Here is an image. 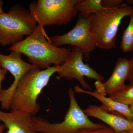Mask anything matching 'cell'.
Returning a JSON list of instances; mask_svg holds the SVG:
<instances>
[{
  "label": "cell",
  "instance_id": "obj_25",
  "mask_svg": "<svg viewBox=\"0 0 133 133\" xmlns=\"http://www.w3.org/2000/svg\"><path fill=\"white\" fill-rule=\"evenodd\" d=\"M129 107V109H130V111L132 112V113L133 114V104L131 105Z\"/></svg>",
  "mask_w": 133,
  "mask_h": 133
},
{
  "label": "cell",
  "instance_id": "obj_6",
  "mask_svg": "<svg viewBox=\"0 0 133 133\" xmlns=\"http://www.w3.org/2000/svg\"><path fill=\"white\" fill-rule=\"evenodd\" d=\"M78 0H38L29 6V11L38 25L61 26L71 21L78 13Z\"/></svg>",
  "mask_w": 133,
  "mask_h": 133
},
{
  "label": "cell",
  "instance_id": "obj_8",
  "mask_svg": "<svg viewBox=\"0 0 133 133\" xmlns=\"http://www.w3.org/2000/svg\"><path fill=\"white\" fill-rule=\"evenodd\" d=\"M84 58L83 52L79 48H72L69 57L63 64L59 66V70L57 72V78L58 80L62 78L68 80L76 79L84 89L91 91L90 86L85 80L84 77L102 82L104 79V77L89 65L84 63Z\"/></svg>",
  "mask_w": 133,
  "mask_h": 133
},
{
  "label": "cell",
  "instance_id": "obj_5",
  "mask_svg": "<svg viewBox=\"0 0 133 133\" xmlns=\"http://www.w3.org/2000/svg\"><path fill=\"white\" fill-rule=\"evenodd\" d=\"M37 26L35 18L21 5L11 8L8 13L0 15V45H15L25 36L31 35Z\"/></svg>",
  "mask_w": 133,
  "mask_h": 133
},
{
  "label": "cell",
  "instance_id": "obj_21",
  "mask_svg": "<svg viewBox=\"0 0 133 133\" xmlns=\"http://www.w3.org/2000/svg\"><path fill=\"white\" fill-rule=\"evenodd\" d=\"M131 62V72L129 77L128 80L131 83L133 82V55L132 56V58L130 59Z\"/></svg>",
  "mask_w": 133,
  "mask_h": 133
},
{
  "label": "cell",
  "instance_id": "obj_20",
  "mask_svg": "<svg viewBox=\"0 0 133 133\" xmlns=\"http://www.w3.org/2000/svg\"><path fill=\"white\" fill-rule=\"evenodd\" d=\"M8 71L7 70L3 68L0 64V91L1 90V84L2 82L5 79Z\"/></svg>",
  "mask_w": 133,
  "mask_h": 133
},
{
  "label": "cell",
  "instance_id": "obj_3",
  "mask_svg": "<svg viewBox=\"0 0 133 133\" xmlns=\"http://www.w3.org/2000/svg\"><path fill=\"white\" fill-rule=\"evenodd\" d=\"M133 11V7L124 4L114 8H104L91 15L90 31L96 40L97 48L109 50L115 48L122 21L130 16Z\"/></svg>",
  "mask_w": 133,
  "mask_h": 133
},
{
  "label": "cell",
  "instance_id": "obj_14",
  "mask_svg": "<svg viewBox=\"0 0 133 133\" xmlns=\"http://www.w3.org/2000/svg\"><path fill=\"white\" fill-rule=\"evenodd\" d=\"M76 8L79 14L85 19H88L93 14L102 9L101 0H78Z\"/></svg>",
  "mask_w": 133,
  "mask_h": 133
},
{
  "label": "cell",
  "instance_id": "obj_2",
  "mask_svg": "<svg viewBox=\"0 0 133 133\" xmlns=\"http://www.w3.org/2000/svg\"><path fill=\"white\" fill-rule=\"evenodd\" d=\"M59 66H53L44 70L31 69L19 81L13 96L10 109L26 112L33 116L41 107L37 99L51 77L59 70Z\"/></svg>",
  "mask_w": 133,
  "mask_h": 133
},
{
  "label": "cell",
  "instance_id": "obj_28",
  "mask_svg": "<svg viewBox=\"0 0 133 133\" xmlns=\"http://www.w3.org/2000/svg\"></svg>",
  "mask_w": 133,
  "mask_h": 133
},
{
  "label": "cell",
  "instance_id": "obj_11",
  "mask_svg": "<svg viewBox=\"0 0 133 133\" xmlns=\"http://www.w3.org/2000/svg\"><path fill=\"white\" fill-rule=\"evenodd\" d=\"M33 116L19 110L0 111V121L8 129L6 133H37L33 125Z\"/></svg>",
  "mask_w": 133,
  "mask_h": 133
},
{
  "label": "cell",
  "instance_id": "obj_18",
  "mask_svg": "<svg viewBox=\"0 0 133 133\" xmlns=\"http://www.w3.org/2000/svg\"><path fill=\"white\" fill-rule=\"evenodd\" d=\"M123 0H101V5L104 8L112 9L121 5Z\"/></svg>",
  "mask_w": 133,
  "mask_h": 133
},
{
  "label": "cell",
  "instance_id": "obj_13",
  "mask_svg": "<svg viewBox=\"0 0 133 133\" xmlns=\"http://www.w3.org/2000/svg\"><path fill=\"white\" fill-rule=\"evenodd\" d=\"M74 88L76 92L86 94L94 97L102 102V105L112 111L118 113L128 119L133 121V114L130 111L129 107L127 105L117 102L109 97H107L101 94L96 90L94 91L85 90L78 85L75 86Z\"/></svg>",
  "mask_w": 133,
  "mask_h": 133
},
{
  "label": "cell",
  "instance_id": "obj_29",
  "mask_svg": "<svg viewBox=\"0 0 133 133\" xmlns=\"http://www.w3.org/2000/svg\"></svg>",
  "mask_w": 133,
  "mask_h": 133
},
{
  "label": "cell",
  "instance_id": "obj_19",
  "mask_svg": "<svg viewBox=\"0 0 133 133\" xmlns=\"http://www.w3.org/2000/svg\"><path fill=\"white\" fill-rule=\"evenodd\" d=\"M94 85L96 90L99 92L101 94L104 95V96H106L107 94L105 91V89L104 87L103 83L102 81H97L94 83Z\"/></svg>",
  "mask_w": 133,
  "mask_h": 133
},
{
  "label": "cell",
  "instance_id": "obj_22",
  "mask_svg": "<svg viewBox=\"0 0 133 133\" xmlns=\"http://www.w3.org/2000/svg\"><path fill=\"white\" fill-rule=\"evenodd\" d=\"M3 5V2L2 1L0 0V15L4 13L2 9Z\"/></svg>",
  "mask_w": 133,
  "mask_h": 133
},
{
  "label": "cell",
  "instance_id": "obj_10",
  "mask_svg": "<svg viewBox=\"0 0 133 133\" xmlns=\"http://www.w3.org/2000/svg\"><path fill=\"white\" fill-rule=\"evenodd\" d=\"M84 111L88 117L99 119L107 124L115 133L133 130V121L118 113L112 111L102 104L101 106L90 105Z\"/></svg>",
  "mask_w": 133,
  "mask_h": 133
},
{
  "label": "cell",
  "instance_id": "obj_27",
  "mask_svg": "<svg viewBox=\"0 0 133 133\" xmlns=\"http://www.w3.org/2000/svg\"><path fill=\"white\" fill-rule=\"evenodd\" d=\"M129 131L131 133H133V130H131V131Z\"/></svg>",
  "mask_w": 133,
  "mask_h": 133
},
{
  "label": "cell",
  "instance_id": "obj_15",
  "mask_svg": "<svg viewBox=\"0 0 133 133\" xmlns=\"http://www.w3.org/2000/svg\"><path fill=\"white\" fill-rule=\"evenodd\" d=\"M109 96L117 102L130 106L133 104V82Z\"/></svg>",
  "mask_w": 133,
  "mask_h": 133
},
{
  "label": "cell",
  "instance_id": "obj_7",
  "mask_svg": "<svg viewBox=\"0 0 133 133\" xmlns=\"http://www.w3.org/2000/svg\"><path fill=\"white\" fill-rule=\"evenodd\" d=\"M90 17L85 19L80 14L76 25L71 30L64 35L50 37L52 45L59 47L70 45L79 48L84 57L89 59L91 53L97 48V43L90 31Z\"/></svg>",
  "mask_w": 133,
  "mask_h": 133
},
{
  "label": "cell",
  "instance_id": "obj_9",
  "mask_svg": "<svg viewBox=\"0 0 133 133\" xmlns=\"http://www.w3.org/2000/svg\"><path fill=\"white\" fill-rule=\"evenodd\" d=\"M11 51L8 55L0 53V64L2 67L9 71L14 78V82L9 88L1 89L0 91V103L2 108L7 110L10 109L12 96L19 81L29 71L37 68L24 62L22 58L21 52Z\"/></svg>",
  "mask_w": 133,
  "mask_h": 133
},
{
  "label": "cell",
  "instance_id": "obj_26",
  "mask_svg": "<svg viewBox=\"0 0 133 133\" xmlns=\"http://www.w3.org/2000/svg\"><path fill=\"white\" fill-rule=\"evenodd\" d=\"M119 133H131L129 131H124Z\"/></svg>",
  "mask_w": 133,
  "mask_h": 133
},
{
  "label": "cell",
  "instance_id": "obj_1",
  "mask_svg": "<svg viewBox=\"0 0 133 133\" xmlns=\"http://www.w3.org/2000/svg\"><path fill=\"white\" fill-rule=\"evenodd\" d=\"M8 49L23 54L28 58L30 64L41 69H47L52 64L60 66L71 52L70 48L52 45L44 27L38 24L31 35Z\"/></svg>",
  "mask_w": 133,
  "mask_h": 133
},
{
  "label": "cell",
  "instance_id": "obj_24",
  "mask_svg": "<svg viewBox=\"0 0 133 133\" xmlns=\"http://www.w3.org/2000/svg\"><path fill=\"white\" fill-rule=\"evenodd\" d=\"M127 2L128 4L133 5V0H128L127 1Z\"/></svg>",
  "mask_w": 133,
  "mask_h": 133
},
{
  "label": "cell",
  "instance_id": "obj_4",
  "mask_svg": "<svg viewBox=\"0 0 133 133\" xmlns=\"http://www.w3.org/2000/svg\"><path fill=\"white\" fill-rule=\"evenodd\" d=\"M68 93L70 106L62 122L50 123L45 119L33 116V125L37 133H76L84 129H98L107 127L102 123H94L89 119L78 104L72 88H69Z\"/></svg>",
  "mask_w": 133,
  "mask_h": 133
},
{
  "label": "cell",
  "instance_id": "obj_17",
  "mask_svg": "<svg viewBox=\"0 0 133 133\" xmlns=\"http://www.w3.org/2000/svg\"><path fill=\"white\" fill-rule=\"evenodd\" d=\"M76 133H115L112 129L109 127L98 129H81Z\"/></svg>",
  "mask_w": 133,
  "mask_h": 133
},
{
  "label": "cell",
  "instance_id": "obj_12",
  "mask_svg": "<svg viewBox=\"0 0 133 133\" xmlns=\"http://www.w3.org/2000/svg\"><path fill=\"white\" fill-rule=\"evenodd\" d=\"M131 60L126 58H119L115 63L113 71L107 81L103 83L107 95H110L125 85L131 70Z\"/></svg>",
  "mask_w": 133,
  "mask_h": 133
},
{
  "label": "cell",
  "instance_id": "obj_23",
  "mask_svg": "<svg viewBox=\"0 0 133 133\" xmlns=\"http://www.w3.org/2000/svg\"><path fill=\"white\" fill-rule=\"evenodd\" d=\"M5 126L3 124H0V133H3Z\"/></svg>",
  "mask_w": 133,
  "mask_h": 133
},
{
  "label": "cell",
  "instance_id": "obj_16",
  "mask_svg": "<svg viewBox=\"0 0 133 133\" xmlns=\"http://www.w3.org/2000/svg\"><path fill=\"white\" fill-rule=\"evenodd\" d=\"M127 27L123 31L121 38L120 49L126 53L133 51V11Z\"/></svg>",
  "mask_w": 133,
  "mask_h": 133
}]
</instances>
